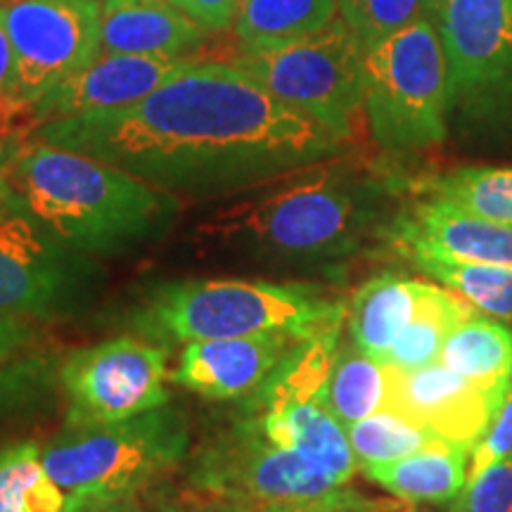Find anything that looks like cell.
<instances>
[{"mask_svg":"<svg viewBox=\"0 0 512 512\" xmlns=\"http://www.w3.org/2000/svg\"><path fill=\"white\" fill-rule=\"evenodd\" d=\"M31 138L119 166L178 200L275 183L349 143L230 62L195 60L133 105L50 121Z\"/></svg>","mask_w":512,"mask_h":512,"instance_id":"6da1fadb","label":"cell"},{"mask_svg":"<svg viewBox=\"0 0 512 512\" xmlns=\"http://www.w3.org/2000/svg\"><path fill=\"white\" fill-rule=\"evenodd\" d=\"M17 214L76 252L124 254L162 238L181 211L171 192L119 166L31 138L0 169Z\"/></svg>","mask_w":512,"mask_h":512,"instance_id":"7a4b0ae2","label":"cell"},{"mask_svg":"<svg viewBox=\"0 0 512 512\" xmlns=\"http://www.w3.org/2000/svg\"><path fill=\"white\" fill-rule=\"evenodd\" d=\"M380 185L323 162L280 178L278 188L219 211L204 230L290 264L354 254L373 228Z\"/></svg>","mask_w":512,"mask_h":512,"instance_id":"3957f363","label":"cell"},{"mask_svg":"<svg viewBox=\"0 0 512 512\" xmlns=\"http://www.w3.org/2000/svg\"><path fill=\"white\" fill-rule=\"evenodd\" d=\"M342 304L313 287L264 280H171L147 292L133 313V328L157 342L190 344L285 332L309 339L339 330Z\"/></svg>","mask_w":512,"mask_h":512,"instance_id":"277c9868","label":"cell"},{"mask_svg":"<svg viewBox=\"0 0 512 512\" xmlns=\"http://www.w3.org/2000/svg\"><path fill=\"white\" fill-rule=\"evenodd\" d=\"M188 444L185 415L166 403L128 420L64 425L41 448V460L67 496V512H86L133 494L181 463Z\"/></svg>","mask_w":512,"mask_h":512,"instance_id":"5b68a950","label":"cell"},{"mask_svg":"<svg viewBox=\"0 0 512 512\" xmlns=\"http://www.w3.org/2000/svg\"><path fill=\"white\" fill-rule=\"evenodd\" d=\"M370 136L387 152H418L448 133V67L437 19L363 48Z\"/></svg>","mask_w":512,"mask_h":512,"instance_id":"8992f818","label":"cell"},{"mask_svg":"<svg viewBox=\"0 0 512 512\" xmlns=\"http://www.w3.org/2000/svg\"><path fill=\"white\" fill-rule=\"evenodd\" d=\"M268 93L351 140L366 102L363 46L342 17L273 48H240L228 60Z\"/></svg>","mask_w":512,"mask_h":512,"instance_id":"52a82bcc","label":"cell"},{"mask_svg":"<svg viewBox=\"0 0 512 512\" xmlns=\"http://www.w3.org/2000/svg\"><path fill=\"white\" fill-rule=\"evenodd\" d=\"M102 273L24 214L0 221V316L55 320L86 311Z\"/></svg>","mask_w":512,"mask_h":512,"instance_id":"ba28073f","label":"cell"},{"mask_svg":"<svg viewBox=\"0 0 512 512\" xmlns=\"http://www.w3.org/2000/svg\"><path fill=\"white\" fill-rule=\"evenodd\" d=\"M0 10L22 114L102 53L100 0H5Z\"/></svg>","mask_w":512,"mask_h":512,"instance_id":"9c48e42d","label":"cell"},{"mask_svg":"<svg viewBox=\"0 0 512 512\" xmlns=\"http://www.w3.org/2000/svg\"><path fill=\"white\" fill-rule=\"evenodd\" d=\"M166 351L145 339L121 335L76 349L57 370L67 396L64 425H93L136 418L169 403Z\"/></svg>","mask_w":512,"mask_h":512,"instance_id":"30bf717a","label":"cell"},{"mask_svg":"<svg viewBox=\"0 0 512 512\" xmlns=\"http://www.w3.org/2000/svg\"><path fill=\"white\" fill-rule=\"evenodd\" d=\"M451 112L512 105V0H439Z\"/></svg>","mask_w":512,"mask_h":512,"instance_id":"8fae6325","label":"cell"},{"mask_svg":"<svg viewBox=\"0 0 512 512\" xmlns=\"http://www.w3.org/2000/svg\"><path fill=\"white\" fill-rule=\"evenodd\" d=\"M197 482L204 489L271 505L323 501L347 484L318 470L311 460L266 437L261 420L238 427L211 441L197 463Z\"/></svg>","mask_w":512,"mask_h":512,"instance_id":"7c38bea8","label":"cell"},{"mask_svg":"<svg viewBox=\"0 0 512 512\" xmlns=\"http://www.w3.org/2000/svg\"><path fill=\"white\" fill-rule=\"evenodd\" d=\"M384 408L415 422L439 441L467 451L482 439L498 411L496 403L475 384L439 361L413 373L387 368Z\"/></svg>","mask_w":512,"mask_h":512,"instance_id":"4fadbf2b","label":"cell"},{"mask_svg":"<svg viewBox=\"0 0 512 512\" xmlns=\"http://www.w3.org/2000/svg\"><path fill=\"white\" fill-rule=\"evenodd\" d=\"M190 60L100 53L91 64L67 76L31 107V131L50 121H64L121 110L157 91Z\"/></svg>","mask_w":512,"mask_h":512,"instance_id":"5bb4252c","label":"cell"},{"mask_svg":"<svg viewBox=\"0 0 512 512\" xmlns=\"http://www.w3.org/2000/svg\"><path fill=\"white\" fill-rule=\"evenodd\" d=\"M387 235L403 254L430 252L477 264L512 266V228L456 204L420 195L389 223Z\"/></svg>","mask_w":512,"mask_h":512,"instance_id":"9a60e30c","label":"cell"},{"mask_svg":"<svg viewBox=\"0 0 512 512\" xmlns=\"http://www.w3.org/2000/svg\"><path fill=\"white\" fill-rule=\"evenodd\" d=\"M299 342L302 339L285 332L190 342L185 344L171 380L204 399H238L256 392Z\"/></svg>","mask_w":512,"mask_h":512,"instance_id":"2e32d148","label":"cell"},{"mask_svg":"<svg viewBox=\"0 0 512 512\" xmlns=\"http://www.w3.org/2000/svg\"><path fill=\"white\" fill-rule=\"evenodd\" d=\"M207 29L171 0H100L102 53L190 60Z\"/></svg>","mask_w":512,"mask_h":512,"instance_id":"e0dca14e","label":"cell"},{"mask_svg":"<svg viewBox=\"0 0 512 512\" xmlns=\"http://www.w3.org/2000/svg\"><path fill=\"white\" fill-rule=\"evenodd\" d=\"M261 427L268 439L302 453L337 484H349L354 477L358 463L351 451L347 427L320 399L287 401L283 406L268 408Z\"/></svg>","mask_w":512,"mask_h":512,"instance_id":"ac0fdd59","label":"cell"},{"mask_svg":"<svg viewBox=\"0 0 512 512\" xmlns=\"http://www.w3.org/2000/svg\"><path fill=\"white\" fill-rule=\"evenodd\" d=\"M439 363L465 377L501 406L510 392L512 328L498 318L472 313L448 332Z\"/></svg>","mask_w":512,"mask_h":512,"instance_id":"d6986e66","label":"cell"},{"mask_svg":"<svg viewBox=\"0 0 512 512\" xmlns=\"http://www.w3.org/2000/svg\"><path fill=\"white\" fill-rule=\"evenodd\" d=\"M467 465H470L467 448L434 441L392 463L363 467V472L403 503H448L463 491Z\"/></svg>","mask_w":512,"mask_h":512,"instance_id":"ffe728a7","label":"cell"},{"mask_svg":"<svg viewBox=\"0 0 512 512\" xmlns=\"http://www.w3.org/2000/svg\"><path fill=\"white\" fill-rule=\"evenodd\" d=\"M425 280L384 273L358 287L349 311L351 342L384 363L394 339L418 306Z\"/></svg>","mask_w":512,"mask_h":512,"instance_id":"44dd1931","label":"cell"},{"mask_svg":"<svg viewBox=\"0 0 512 512\" xmlns=\"http://www.w3.org/2000/svg\"><path fill=\"white\" fill-rule=\"evenodd\" d=\"M34 320L0 316V415L31 403L53 380L57 356Z\"/></svg>","mask_w":512,"mask_h":512,"instance_id":"7402d4cb","label":"cell"},{"mask_svg":"<svg viewBox=\"0 0 512 512\" xmlns=\"http://www.w3.org/2000/svg\"><path fill=\"white\" fill-rule=\"evenodd\" d=\"M472 313L477 311L458 294L425 283L418 306H415L406 328L394 339L392 349L384 358V366L401 370V373H413V370L437 363L448 332L465 318H470Z\"/></svg>","mask_w":512,"mask_h":512,"instance_id":"603a6c76","label":"cell"},{"mask_svg":"<svg viewBox=\"0 0 512 512\" xmlns=\"http://www.w3.org/2000/svg\"><path fill=\"white\" fill-rule=\"evenodd\" d=\"M337 0H240L233 34L242 48H273L325 29Z\"/></svg>","mask_w":512,"mask_h":512,"instance_id":"cb8c5ba5","label":"cell"},{"mask_svg":"<svg viewBox=\"0 0 512 512\" xmlns=\"http://www.w3.org/2000/svg\"><path fill=\"white\" fill-rule=\"evenodd\" d=\"M406 256L420 271L439 280L446 290L465 299L477 313L512 323V266L477 264L430 252Z\"/></svg>","mask_w":512,"mask_h":512,"instance_id":"d4e9b609","label":"cell"},{"mask_svg":"<svg viewBox=\"0 0 512 512\" xmlns=\"http://www.w3.org/2000/svg\"><path fill=\"white\" fill-rule=\"evenodd\" d=\"M387 396V368L377 358L368 356L354 342L337 347L323 387L325 406L344 427L384 408Z\"/></svg>","mask_w":512,"mask_h":512,"instance_id":"484cf974","label":"cell"},{"mask_svg":"<svg viewBox=\"0 0 512 512\" xmlns=\"http://www.w3.org/2000/svg\"><path fill=\"white\" fill-rule=\"evenodd\" d=\"M418 192L512 228V166H463L425 178Z\"/></svg>","mask_w":512,"mask_h":512,"instance_id":"4316f807","label":"cell"},{"mask_svg":"<svg viewBox=\"0 0 512 512\" xmlns=\"http://www.w3.org/2000/svg\"><path fill=\"white\" fill-rule=\"evenodd\" d=\"M0 512H67V496L50 479L34 441L0 448Z\"/></svg>","mask_w":512,"mask_h":512,"instance_id":"83f0119b","label":"cell"},{"mask_svg":"<svg viewBox=\"0 0 512 512\" xmlns=\"http://www.w3.org/2000/svg\"><path fill=\"white\" fill-rule=\"evenodd\" d=\"M347 437L361 470L370 465L392 463L439 441L434 434L389 408H380L358 422H351L347 425Z\"/></svg>","mask_w":512,"mask_h":512,"instance_id":"f1b7e54d","label":"cell"},{"mask_svg":"<svg viewBox=\"0 0 512 512\" xmlns=\"http://www.w3.org/2000/svg\"><path fill=\"white\" fill-rule=\"evenodd\" d=\"M437 8L439 0H337L339 17L363 48L425 19H437Z\"/></svg>","mask_w":512,"mask_h":512,"instance_id":"f546056e","label":"cell"},{"mask_svg":"<svg viewBox=\"0 0 512 512\" xmlns=\"http://www.w3.org/2000/svg\"><path fill=\"white\" fill-rule=\"evenodd\" d=\"M451 512H512V460H498L467 479Z\"/></svg>","mask_w":512,"mask_h":512,"instance_id":"4dcf8cb0","label":"cell"},{"mask_svg":"<svg viewBox=\"0 0 512 512\" xmlns=\"http://www.w3.org/2000/svg\"><path fill=\"white\" fill-rule=\"evenodd\" d=\"M498 460H512V389L501 406H498V411L491 418L482 439L472 446L467 479L479 475L484 467L494 465Z\"/></svg>","mask_w":512,"mask_h":512,"instance_id":"1f68e13d","label":"cell"},{"mask_svg":"<svg viewBox=\"0 0 512 512\" xmlns=\"http://www.w3.org/2000/svg\"><path fill=\"white\" fill-rule=\"evenodd\" d=\"M396 505L370 501L347 486L335 491V494L313 503H290V505H271L266 512H394Z\"/></svg>","mask_w":512,"mask_h":512,"instance_id":"d6a6232c","label":"cell"},{"mask_svg":"<svg viewBox=\"0 0 512 512\" xmlns=\"http://www.w3.org/2000/svg\"><path fill=\"white\" fill-rule=\"evenodd\" d=\"M19 114L22 110L15 102V55H12L8 31L3 24V10H0V143L8 138L12 121Z\"/></svg>","mask_w":512,"mask_h":512,"instance_id":"836d02e7","label":"cell"},{"mask_svg":"<svg viewBox=\"0 0 512 512\" xmlns=\"http://www.w3.org/2000/svg\"><path fill=\"white\" fill-rule=\"evenodd\" d=\"M192 22L207 31H223L233 27L240 0H171Z\"/></svg>","mask_w":512,"mask_h":512,"instance_id":"e575fe53","label":"cell"},{"mask_svg":"<svg viewBox=\"0 0 512 512\" xmlns=\"http://www.w3.org/2000/svg\"><path fill=\"white\" fill-rule=\"evenodd\" d=\"M12 214H17L15 197H12L8 183H5V178L0 176V221H5Z\"/></svg>","mask_w":512,"mask_h":512,"instance_id":"d590c367","label":"cell"},{"mask_svg":"<svg viewBox=\"0 0 512 512\" xmlns=\"http://www.w3.org/2000/svg\"><path fill=\"white\" fill-rule=\"evenodd\" d=\"M510 389H512V368H510Z\"/></svg>","mask_w":512,"mask_h":512,"instance_id":"8d00e7d4","label":"cell"}]
</instances>
